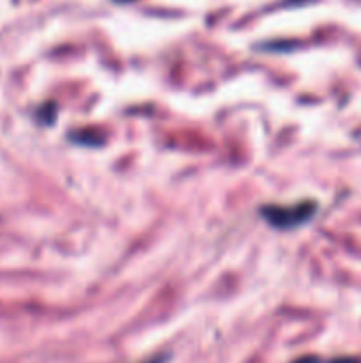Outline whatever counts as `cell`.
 <instances>
[{"instance_id": "1", "label": "cell", "mask_w": 361, "mask_h": 363, "mask_svg": "<svg viewBox=\"0 0 361 363\" xmlns=\"http://www.w3.org/2000/svg\"><path fill=\"white\" fill-rule=\"evenodd\" d=\"M315 211V202H299L296 206H265L260 209V215L275 229L290 230L311 220Z\"/></svg>"}, {"instance_id": "2", "label": "cell", "mask_w": 361, "mask_h": 363, "mask_svg": "<svg viewBox=\"0 0 361 363\" xmlns=\"http://www.w3.org/2000/svg\"><path fill=\"white\" fill-rule=\"evenodd\" d=\"M115 2H119V4H127V2H133V0H115Z\"/></svg>"}]
</instances>
